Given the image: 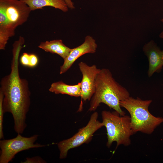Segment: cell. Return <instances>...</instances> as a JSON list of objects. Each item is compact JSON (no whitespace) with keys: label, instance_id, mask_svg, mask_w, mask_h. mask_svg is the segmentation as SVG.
Segmentation results:
<instances>
[{"label":"cell","instance_id":"e0dca14e","mask_svg":"<svg viewBox=\"0 0 163 163\" xmlns=\"http://www.w3.org/2000/svg\"><path fill=\"white\" fill-rule=\"evenodd\" d=\"M38 62V58L36 55L34 54H30V63L29 67H35L37 65Z\"/></svg>","mask_w":163,"mask_h":163},{"label":"cell","instance_id":"7a4b0ae2","mask_svg":"<svg viewBox=\"0 0 163 163\" xmlns=\"http://www.w3.org/2000/svg\"><path fill=\"white\" fill-rule=\"evenodd\" d=\"M95 91L90 100L88 111H94L101 103L107 105L121 116L125 115L120 103L130 97L128 91L118 83L108 69H101L95 81Z\"/></svg>","mask_w":163,"mask_h":163},{"label":"cell","instance_id":"4fadbf2b","mask_svg":"<svg viewBox=\"0 0 163 163\" xmlns=\"http://www.w3.org/2000/svg\"><path fill=\"white\" fill-rule=\"evenodd\" d=\"M49 90L56 94H66L76 97H80L81 84L79 82L77 84L70 85L59 81L52 83Z\"/></svg>","mask_w":163,"mask_h":163},{"label":"cell","instance_id":"ba28073f","mask_svg":"<svg viewBox=\"0 0 163 163\" xmlns=\"http://www.w3.org/2000/svg\"><path fill=\"white\" fill-rule=\"evenodd\" d=\"M78 65L82 74V79L80 82L82 103V100L84 102L90 101L94 94L96 78L101 69H98L95 65L89 66L83 62H80Z\"/></svg>","mask_w":163,"mask_h":163},{"label":"cell","instance_id":"ffe728a7","mask_svg":"<svg viewBox=\"0 0 163 163\" xmlns=\"http://www.w3.org/2000/svg\"><path fill=\"white\" fill-rule=\"evenodd\" d=\"M162 59L163 60V50H162Z\"/></svg>","mask_w":163,"mask_h":163},{"label":"cell","instance_id":"9c48e42d","mask_svg":"<svg viewBox=\"0 0 163 163\" xmlns=\"http://www.w3.org/2000/svg\"><path fill=\"white\" fill-rule=\"evenodd\" d=\"M97 45L95 40L90 36H87L84 43L72 49L67 57L64 60L60 68L59 73L66 72L76 60L82 56L88 53H94L96 50Z\"/></svg>","mask_w":163,"mask_h":163},{"label":"cell","instance_id":"7c38bea8","mask_svg":"<svg viewBox=\"0 0 163 163\" xmlns=\"http://www.w3.org/2000/svg\"><path fill=\"white\" fill-rule=\"evenodd\" d=\"M27 4L31 11L42 9L46 6L53 7L63 12H66L69 8L64 0H20Z\"/></svg>","mask_w":163,"mask_h":163},{"label":"cell","instance_id":"8fae6325","mask_svg":"<svg viewBox=\"0 0 163 163\" xmlns=\"http://www.w3.org/2000/svg\"><path fill=\"white\" fill-rule=\"evenodd\" d=\"M38 47L47 52L55 53L65 60L72 49L65 45L61 40H56L41 42Z\"/></svg>","mask_w":163,"mask_h":163},{"label":"cell","instance_id":"30bf717a","mask_svg":"<svg viewBox=\"0 0 163 163\" xmlns=\"http://www.w3.org/2000/svg\"><path fill=\"white\" fill-rule=\"evenodd\" d=\"M143 50L148 59V74L150 77L155 72L159 73L161 71L163 66L162 50L153 40L145 44Z\"/></svg>","mask_w":163,"mask_h":163},{"label":"cell","instance_id":"d6986e66","mask_svg":"<svg viewBox=\"0 0 163 163\" xmlns=\"http://www.w3.org/2000/svg\"><path fill=\"white\" fill-rule=\"evenodd\" d=\"M160 21L163 22V18L161 19ZM159 37L161 38H163V31L160 34Z\"/></svg>","mask_w":163,"mask_h":163},{"label":"cell","instance_id":"5b68a950","mask_svg":"<svg viewBox=\"0 0 163 163\" xmlns=\"http://www.w3.org/2000/svg\"><path fill=\"white\" fill-rule=\"evenodd\" d=\"M98 115L97 112H94L85 126L79 129L78 132L72 137L57 143L60 159L66 158L68 151L70 149L88 142L94 133L104 126L102 122L98 120Z\"/></svg>","mask_w":163,"mask_h":163},{"label":"cell","instance_id":"6da1fadb","mask_svg":"<svg viewBox=\"0 0 163 163\" xmlns=\"http://www.w3.org/2000/svg\"><path fill=\"white\" fill-rule=\"evenodd\" d=\"M23 44L19 41L13 44L11 72L2 78L0 88L3 95L4 113L9 112L12 114L14 130L21 134L27 126L26 115L30 104L31 94L28 82L21 78L19 73L18 58Z\"/></svg>","mask_w":163,"mask_h":163},{"label":"cell","instance_id":"9a60e30c","mask_svg":"<svg viewBox=\"0 0 163 163\" xmlns=\"http://www.w3.org/2000/svg\"><path fill=\"white\" fill-rule=\"evenodd\" d=\"M23 163H45L46 161L40 156H35L31 158H27Z\"/></svg>","mask_w":163,"mask_h":163},{"label":"cell","instance_id":"8992f818","mask_svg":"<svg viewBox=\"0 0 163 163\" xmlns=\"http://www.w3.org/2000/svg\"><path fill=\"white\" fill-rule=\"evenodd\" d=\"M38 137V135H34L30 137H25L21 134H18L14 138L0 140V163H8L11 161L16 154L22 151L46 146L34 143Z\"/></svg>","mask_w":163,"mask_h":163},{"label":"cell","instance_id":"2e32d148","mask_svg":"<svg viewBox=\"0 0 163 163\" xmlns=\"http://www.w3.org/2000/svg\"><path fill=\"white\" fill-rule=\"evenodd\" d=\"M20 62L22 65L29 67L30 54L26 53H24L20 58Z\"/></svg>","mask_w":163,"mask_h":163},{"label":"cell","instance_id":"ac0fdd59","mask_svg":"<svg viewBox=\"0 0 163 163\" xmlns=\"http://www.w3.org/2000/svg\"><path fill=\"white\" fill-rule=\"evenodd\" d=\"M69 8L73 9L75 8L74 3L71 0H64Z\"/></svg>","mask_w":163,"mask_h":163},{"label":"cell","instance_id":"277c9868","mask_svg":"<svg viewBox=\"0 0 163 163\" xmlns=\"http://www.w3.org/2000/svg\"><path fill=\"white\" fill-rule=\"evenodd\" d=\"M101 116L102 122L107 132V146L110 148L114 142L117 143L116 148L121 145H129L131 143L130 137L134 133L131 127L130 116H121L115 110H103Z\"/></svg>","mask_w":163,"mask_h":163},{"label":"cell","instance_id":"3957f363","mask_svg":"<svg viewBox=\"0 0 163 163\" xmlns=\"http://www.w3.org/2000/svg\"><path fill=\"white\" fill-rule=\"evenodd\" d=\"M152 102L151 100H144L130 96L120 102V107L130 115L131 127L134 133L140 132L151 134L163 122V118L156 117L149 111L148 108Z\"/></svg>","mask_w":163,"mask_h":163},{"label":"cell","instance_id":"52a82bcc","mask_svg":"<svg viewBox=\"0 0 163 163\" xmlns=\"http://www.w3.org/2000/svg\"><path fill=\"white\" fill-rule=\"evenodd\" d=\"M31 11L28 5L20 0H0V14L14 31L27 21Z\"/></svg>","mask_w":163,"mask_h":163},{"label":"cell","instance_id":"5bb4252c","mask_svg":"<svg viewBox=\"0 0 163 163\" xmlns=\"http://www.w3.org/2000/svg\"><path fill=\"white\" fill-rule=\"evenodd\" d=\"M3 94L0 91V139H1L4 138L3 130V122L4 113L3 108Z\"/></svg>","mask_w":163,"mask_h":163}]
</instances>
